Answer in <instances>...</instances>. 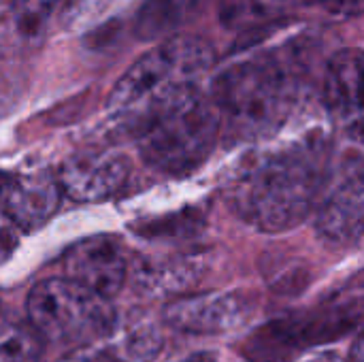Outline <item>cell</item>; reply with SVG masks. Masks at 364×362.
Here are the masks:
<instances>
[{
	"instance_id": "cell-1",
	"label": "cell",
	"mask_w": 364,
	"mask_h": 362,
	"mask_svg": "<svg viewBox=\"0 0 364 362\" xmlns=\"http://www.w3.org/2000/svg\"><path fill=\"white\" fill-rule=\"evenodd\" d=\"M326 137L316 130L258 143L232 169L226 181L235 213L262 233L299 226L320 207L331 179Z\"/></svg>"
},
{
	"instance_id": "cell-2",
	"label": "cell",
	"mask_w": 364,
	"mask_h": 362,
	"mask_svg": "<svg viewBox=\"0 0 364 362\" xmlns=\"http://www.w3.org/2000/svg\"><path fill=\"white\" fill-rule=\"evenodd\" d=\"M213 64L211 47L196 36H173L141 55L115 83L107 100L109 122L141 137L164 115L196 98Z\"/></svg>"
},
{
	"instance_id": "cell-3",
	"label": "cell",
	"mask_w": 364,
	"mask_h": 362,
	"mask_svg": "<svg viewBox=\"0 0 364 362\" xmlns=\"http://www.w3.org/2000/svg\"><path fill=\"white\" fill-rule=\"evenodd\" d=\"M211 98L226 139L262 143L286 130L299 100V77L288 62L254 55L226 66L213 81Z\"/></svg>"
},
{
	"instance_id": "cell-4",
	"label": "cell",
	"mask_w": 364,
	"mask_h": 362,
	"mask_svg": "<svg viewBox=\"0 0 364 362\" xmlns=\"http://www.w3.org/2000/svg\"><path fill=\"white\" fill-rule=\"evenodd\" d=\"M26 318L47 344L87 348L107 341L117 324L109 299L68 277L36 284L26 301Z\"/></svg>"
},
{
	"instance_id": "cell-5",
	"label": "cell",
	"mask_w": 364,
	"mask_h": 362,
	"mask_svg": "<svg viewBox=\"0 0 364 362\" xmlns=\"http://www.w3.org/2000/svg\"><path fill=\"white\" fill-rule=\"evenodd\" d=\"M222 137V117L211 96L198 94L149 126L139 139V154L147 166L164 175L196 171Z\"/></svg>"
},
{
	"instance_id": "cell-6",
	"label": "cell",
	"mask_w": 364,
	"mask_h": 362,
	"mask_svg": "<svg viewBox=\"0 0 364 362\" xmlns=\"http://www.w3.org/2000/svg\"><path fill=\"white\" fill-rule=\"evenodd\" d=\"M258 303L250 292H205L179 297L164 309V320L188 335H228L247 326Z\"/></svg>"
},
{
	"instance_id": "cell-7",
	"label": "cell",
	"mask_w": 364,
	"mask_h": 362,
	"mask_svg": "<svg viewBox=\"0 0 364 362\" xmlns=\"http://www.w3.org/2000/svg\"><path fill=\"white\" fill-rule=\"evenodd\" d=\"M324 105L333 122L364 147V47L335 53L324 73Z\"/></svg>"
},
{
	"instance_id": "cell-8",
	"label": "cell",
	"mask_w": 364,
	"mask_h": 362,
	"mask_svg": "<svg viewBox=\"0 0 364 362\" xmlns=\"http://www.w3.org/2000/svg\"><path fill=\"white\" fill-rule=\"evenodd\" d=\"M64 190L58 173L32 166L4 175L2 213L9 224L21 230H34L55 215Z\"/></svg>"
},
{
	"instance_id": "cell-9",
	"label": "cell",
	"mask_w": 364,
	"mask_h": 362,
	"mask_svg": "<svg viewBox=\"0 0 364 362\" xmlns=\"http://www.w3.org/2000/svg\"><path fill=\"white\" fill-rule=\"evenodd\" d=\"M130 171V160L119 151H85L66 158L58 169V179L64 196L75 203H100L126 186Z\"/></svg>"
},
{
	"instance_id": "cell-10",
	"label": "cell",
	"mask_w": 364,
	"mask_h": 362,
	"mask_svg": "<svg viewBox=\"0 0 364 362\" xmlns=\"http://www.w3.org/2000/svg\"><path fill=\"white\" fill-rule=\"evenodd\" d=\"M318 230L331 241H350L364 235V158L331 173L318 207Z\"/></svg>"
},
{
	"instance_id": "cell-11",
	"label": "cell",
	"mask_w": 364,
	"mask_h": 362,
	"mask_svg": "<svg viewBox=\"0 0 364 362\" xmlns=\"http://www.w3.org/2000/svg\"><path fill=\"white\" fill-rule=\"evenodd\" d=\"M64 277L111 301L128 280L126 252L113 237L83 239L64 254Z\"/></svg>"
},
{
	"instance_id": "cell-12",
	"label": "cell",
	"mask_w": 364,
	"mask_h": 362,
	"mask_svg": "<svg viewBox=\"0 0 364 362\" xmlns=\"http://www.w3.org/2000/svg\"><path fill=\"white\" fill-rule=\"evenodd\" d=\"M107 341L105 352L117 362H149L162 350V333L147 320L117 322Z\"/></svg>"
},
{
	"instance_id": "cell-13",
	"label": "cell",
	"mask_w": 364,
	"mask_h": 362,
	"mask_svg": "<svg viewBox=\"0 0 364 362\" xmlns=\"http://www.w3.org/2000/svg\"><path fill=\"white\" fill-rule=\"evenodd\" d=\"M200 2L203 0H145L136 17V32L143 38L166 34L190 19Z\"/></svg>"
},
{
	"instance_id": "cell-14",
	"label": "cell",
	"mask_w": 364,
	"mask_h": 362,
	"mask_svg": "<svg viewBox=\"0 0 364 362\" xmlns=\"http://www.w3.org/2000/svg\"><path fill=\"white\" fill-rule=\"evenodd\" d=\"M296 0H222L220 21L228 30H250L286 15Z\"/></svg>"
},
{
	"instance_id": "cell-15",
	"label": "cell",
	"mask_w": 364,
	"mask_h": 362,
	"mask_svg": "<svg viewBox=\"0 0 364 362\" xmlns=\"http://www.w3.org/2000/svg\"><path fill=\"white\" fill-rule=\"evenodd\" d=\"M45 339L30 324V320H4L2 326V362H41L45 352Z\"/></svg>"
},
{
	"instance_id": "cell-16",
	"label": "cell",
	"mask_w": 364,
	"mask_h": 362,
	"mask_svg": "<svg viewBox=\"0 0 364 362\" xmlns=\"http://www.w3.org/2000/svg\"><path fill=\"white\" fill-rule=\"evenodd\" d=\"M55 4L58 0H13L15 17L23 28H38Z\"/></svg>"
},
{
	"instance_id": "cell-17",
	"label": "cell",
	"mask_w": 364,
	"mask_h": 362,
	"mask_svg": "<svg viewBox=\"0 0 364 362\" xmlns=\"http://www.w3.org/2000/svg\"><path fill=\"white\" fill-rule=\"evenodd\" d=\"M309 2L326 13L341 15V17H354L364 13V0H309Z\"/></svg>"
},
{
	"instance_id": "cell-18",
	"label": "cell",
	"mask_w": 364,
	"mask_h": 362,
	"mask_svg": "<svg viewBox=\"0 0 364 362\" xmlns=\"http://www.w3.org/2000/svg\"><path fill=\"white\" fill-rule=\"evenodd\" d=\"M64 362H117L113 356H109L105 350L102 352H77L70 358H66Z\"/></svg>"
},
{
	"instance_id": "cell-19",
	"label": "cell",
	"mask_w": 364,
	"mask_h": 362,
	"mask_svg": "<svg viewBox=\"0 0 364 362\" xmlns=\"http://www.w3.org/2000/svg\"><path fill=\"white\" fill-rule=\"evenodd\" d=\"M301 362H350L346 361L341 354H337V352H318V354H311V356H307L305 361Z\"/></svg>"
},
{
	"instance_id": "cell-20",
	"label": "cell",
	"mask_w": 364,
	"mask_h": 362,
	"mask_svg": "<svg viewBox=\"0 0 364 362\" xmlns=\"http://www.w3.org/2000/svg\"><path fill=\"white\" fill-rule=\"evenodd\" d=\"M175 362H218V358L209 352H196V354H190L186 358H179Z\"/></svg>"
},
{
	"instance_id": "cell-21",
	"label": "cell",
	"mask_w": 364,
	"mask_h": 362,
	"mask_svg": "<svg viewBox=\"0 0 364 362\" xmlns=\"http://www.w3.org/2000/svg\"><path fill=\"white\" fill-rule=\"evenodd\" d=\"M350 362H364V333L360 335V339L354 344V348H352Z\"/></svg>"
},
{
	"instance_id": "cell-22",
	"label": "cell",
	"mask_w": 364,
	"mask_h": 362,
	"mask_svg": "<svg viewBox=\"0 0 364 362\" xmlns=\"http://www.w3.org/2000/svg\"><path fill=\"white\" fill-rule=\"evenodd\" d=\"M360 239H363V241H364V235H363V237H360Z\"/></svg>"
}]
</instances>
